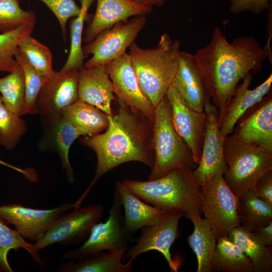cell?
Wrapping results in <instances>:
<instances>
[{
  "instance_id": "31",
  "label": "cell",
  "mask_w": 272,
  "mask_h": 272,
  "mask_svg": "<svg viewBox=\"0 0 272 272\" xmlns=\"http://www.w3.org/2000/svg\"><path fill=\"white\" fill-rule=\"evenodd\" d=\"M94 0H80L81 13L73 18L70 23L71 46L67 59L60 70L65 72L74 69H80L84 66L85 56L82 42L84 25L87 19L88 10Z\"/></svg>"
},
{
  "instance_id": "9",
  "label": "cell",
  "mask_w": 272,
  "mask_h": 272,
  "mask_svg": "<svg viewBox=\"0 0 272 272\" xmlns=\"http://www.w3.org/2000/svg\"><path fill=\"white\" fill-rule=\"evenodd\" d=\"M146 22V16H135L126 22L117 23L99 33L83 47L85 57L92 55L84 63V67L105 65L126 52V49L134 42Z\"/></svg>"
},
{
  "instance_id": "41",
  "label": "cell",
  "mask_w": 272,
  "mask_h": 272,
  "mask_svg": "<svg viewBox=\"0 0 272 272\" xmlns=\"http://www.w3.org/2000/svg\"><path fill=\"white\" fill-rule=\"evenodd\" d=\"M251 232L265 245L272 246V222L265 226L257 227Z\"/></svg>"
},
{
  "instance_id": "35",
  "label": "cell",
  "mask_w": 272,
  "mask_h": 272,
  "mask_svg": "<svg viewBox=\"0 0 272 272\" xmlns=\"http://www.w3.org/2000/svg\"><path fill=\"white\" fill-rule=\"evenodd\" d=\"M15 58L21 66L24 77L25 99L21 116L37 113L38 95L43 86L48 81L39 75L28 64L18 49L15 54Z\"/></svg>"
},
{
  "instance_id": "12",
  "label": "cell",
  "mask_w": 272,
  "mask_h": 272,
  "mask_svg": "<svg viewBox=\"0 0 272 272\" xmlns=\"http://www.w3.org/2000/svg\"><path fill=\"white\" fill-rule=\"evenodd\" d=\"M182 217L178 213L167 212L154 225L142 228L140 237L135 240V244L126 251V258L133 261L144 253L156 250L164 256L171 271H178L179 263L172 259L170 248L180 235L178 225Z\"/></svg>"
},
{
  "instance_id": "40",
  "label": "cell",
  "mask_w": 272,
  "mask_h": 272,
  "mask_svg": "<svg viewBox=\"0 0 272 272\" xmlns=\"http://www.w3.org/2000/svg\"><path fill=\"white\" fill-rule=\"evenodd\" d=\"M249 191L255 196L272 205V170L261 176Z\"/></svg>"
},
{
  "instance_id": "21",
  "label": "cell",
  "mask_w": 272,
  "mask_h": 272,
  "mask_svg": "<svg viewBox=\"0 0 272 272\" xmlns=\"http://www.w3.org/2000/svg\"><path fill=\"white\" fill-rule=\"evenodd\" d=\"M172 84L187 104L196 111H204L205 104L211 100L193 54L180 51Z\"/></svg>"
},
{
  "instance_id": "16",
  "label": "cell",
  "mask_w": 272,
  "mask_h": 272,
  "mask_svg": "<svg viewBox=\"0 0 272 272\" xmlns=\"http://www.w3.org/2000/svg\"><path fill=\"white\" fill-rule=\"evenodd\" d=\"M166 96L171 106L174 126L191 150L194 161L197 165L201 156L206 126V113L190 107L172 84Z\"/></svg>"
},
{
  "instance_id": "43",
  "label": "cell",
  "mask_w": 272,
  "mask_h": 272,
  "mask_svg": "<svg viewBox=\"0 0 272 272\" xmlns=\"http://www.w3.org/2000/svg\"><path fill=\"white\" fill-rule=\"evenodd\" d=\"M166 1L167 0H135V2L140 4L152 8L153 6L162 7L164 5Z\"/></svg>"
},
{
  "instance_id": "8",
  "label": "cell",
  "mask_w": 272,
  "mask_h": 272,
  "mask_svg": "<svg viewBox=\"0 0 272 272\" xmlns=\"http://www.w3.org/2000/svg\"><path fill=\"white\" fill-rule=\"evenodd\" d=\"M200 189L202 213L217 241L241 225L237 214L238 197L221 174L210 176L201 185Z\"/></svg>"
},
{
  "instance_id": "37",
  "label": "cell",
  "mask_w": 272,
  "mask_h": 272,
  "mask_svg": "<svg viewBox=\"0 0 272 272\" xmlns=\"http://www.w3.org/2000/svg\"><path fill=\"white\" fill-rule=\"evenodd\" d=\"M34 27L22 26L0 34V72H10L18 64L15 54L20 42L30 35Z\"/></svg>"
},
{
  "instance_id": "3",
  "label": "cell",
  "mask_w": 272,
  "mask_h": 272,
  "mask_svg": "<svg viewBox=\"0 0 272 272\" xmlns=\"http://www.w3.org/2000/svg\"><path fill=\"white\" fill-rule=\"evenodd\" d=\"M190 168L175 169L160 178L142 181L124 179L122 183L142 200L167 212L186 217L192 212L202 213L200 187Z\"/></svg>"
},
{
  "instance_id": "18",
  "label": "cell",
  "mask_w": 272,
  "mask_h": 272,
  "mask_svg": "<svg viewBox=\"0 0 272 272\" xmlns=\"http://www.w3.org/2000/svg\"><path fill=\"white\" fill-rule=\"evenodd\" d=\"M253 77L250 72L238 85L231 98L219 111L218 121L222 135L226 138L232 133L239 118L252 106L261 100L271 90L272 74L253 89L249 88Z\"/></svg>"
},
{
  "instance_id": "1",
  "label": "cell",
  "mask_w": 272,
  "mask_h": 272,
  "mask_svg": "<svg viewBox=\"0 0 272 272\" xmlns=\"http://www.w3.org/2000/svg\"><path fill=\"white\" fill-rule=\"evenodd\" d=\"M118 100L117 112L109 115L105 132L80 139L82 145L95 153L97 165L91 182L73 203L74 209L81 207L99 179L120 165L137 161L151 169L154 166L153 123L136 109Z\"/></svg>"
},
{
  "instance_id": "14",
  "label": "cell",
  "mask_w": 272,
  "mask_h": 272,
  "mask_svg": "<svg viewBox=\"0 0 272 272\" xmlns=\"http://www.w3.org/2000/svg\"><path fill=\"white\" fill-rule=\"evenodd\" d=\"M204 111L206 126L201 156L196 168L192 171L193 177L199 187L214 174L223 175L227 168L224 157L225 138L219 129L218 109L210 100L205 104Z\"/></svg>"
},
{
  "instance_id": "24",
  "label": "cell",
  "mask_w": 272,
  "mask_h": 272,
  "mask_svg": "<svg viewBox=\"0 0 272 272\" xmlns=\"http://www.w3.org/2000/svg\"><path fill=\"white\" fill-rule=\"evenodd\" d=\"M198 212H192L186 218L192 222L194 230L187 237V243L196 255L197 272H211L217 240L207 222Z\"/></svg>"
},
{
  "instance_id": "32",
  "label": "cell",
  "mask_w": 272,
  "mask_h": 272,
  "mask_svg": "<svg viewBox=\"0 0 272 272\" xmlns=\"http://www.w3.org/2000/svg\"><path fill=\"white\" fill-rule=\"evenodd\" d=\"M18 50L28 64L42 78L48 81L53 76L52 54L45 45L28 35L19 44Z\"/></svg>"
},
{
  "instance_id": "2",
  "label": "cell",
  "mask_w": 272,
  "mask_h": 272,
  "mask_svg": "<svg viewBox=\"0 0 272 272\" xmlns=\"http://www.w3.org/2000/svg\"><path fill=\"white\" fill-rule=\"evenodd\" d=\"M193 56L218 111L247 74H257L267 59L272 62V53L254 37L241 36L229 42L218 27L214 29L209 43L197 49Z\"/></svg>"
},
{
  "instance_id": "7",
  "label": "cell",
  "mask_w": 272,
  "mask_h": 272,
  "mask_svg": "<svg viewBox=\"0 0 272 272\" xmlns=\"http://www.w3.org/2000/svg\"><path fill=\"white\" fill-rule=\"evenodd\" d=\"M121 206L119 192L115 186L108 219L105 222L96 223L83 245L67 251L61 258L78 260L105 250L127 251L129 243L135 239L125 228Z\"/></svg>"
},
{
  "instance_id": "39",
  "label": "cell",
  "mask_w": 272,
  "mask_h": 272,
  "mask_svg": "<svg viewBox=\"0 0 272 272\" xmlns=\"http://www.w3.org/2000/svg\"><path fill=\"white\" fill-rule=\"evenodd\" d=\"M271 6V0H230L229 11L235 14L249 12L259 15Z\"/></svg>"
},
{
  "instance_id": "42",
  "label": "cell",
  "mask_w": 272,
  "mask_h": 272,
  "mask_svg": "<svg viewBox=\"0 0 272 272\" xmlns=\"http://www.w3.org/2000/svg\"><path fill=\"white\" fill-rule=\"evenodd\" d=\"M0 164L10 168L18 171L24 175L27 179L31 182H36L38 180V176L35 170L32 168L22 169L14 165L8 164L0 159Z\"/></svg>"
},
{
  "instance_id": "13",
  "label": "cell",
  "mask_w": 272,
  "mask_h": 272,
  "mask_svg": "<svg viewBox=\"0 0 272 272\" xmlns=\"http://www.w3.org/2000/svg\"><path fill=\"white\" fill-rule=\"evenodd\" d=\"M118 99L143 114L154 123L155 107L142 92L130 56L125 52L105 65Z\"/></svg>"
},
{
  "instance_id": "36",
  "label": "cell",
  "mask_w": 272,
  "mask_h": 272,
  "mask_svg": "<svg viewBox=\"0 0 272 272\" xmlns=\"http://www.w3.org/2000/svg\"><path fill=\"white\" fill-rule=\"evenodd\" d=\"M36 15L32 10H23L20 0H0V31L7 32L22 26L34 27Z\"/></svg>"
},
{
  "instance_id": "5",
  "label": "cell",
  "mask_w": 272,
  "mask_h": 272,
  "mask_svg": "<svg viewBox=\"0 0 272 272\" xmlns=\"http://www.w3.org/2000/svg\"><path fill=\"white\" fill-rule=\"evenodd\" d=\"M224 157L227 166L224 180L238 197L250 190L257 180L272 170V152L243 141L234 133L224 142Z\"/></svg>"
},
{
  "instance_id": "30",
  "label": "cell",
  "mask_w": 272,
  "mask_h": 272,
  "mask_svg": "<svg viewBox=\"0 0 272 272\" xmlns=\"http://www.w3.org/2000/svg\"><path fill=\"white\" fill-rule=\"evenodd\" d=\"M0 92L6 107L21 116L25 104V89L23 72L18 63L8 75L0 78Z\"/></svg>"
},
{
  "instance_id": "25",
  "label": "cell",
  "mask_w": 272,
  "mask_h": 272,
  "mask_svg": "<svg viewBox=\"0 0 272 272\" xmlns=\"http://www.w3.org/2000/svg\"><path fill=\"white\" fill-rule=\"evenodd\" d=\"M126 250L101 252L81 260L62 263L58 267L60 272H129L132 270V261L123 263Z\"/></svg>"
},
{
  "instance_id": "44",
  "label": "cell",
  "mask_w": 272,
  "mask_h": 272,
  "mask_svg": "<svg viewBox=\"0 0 272 272\" xmlns=\"http://www.w3.org/2000/svg\"><path fill=\"white\" fill-rule=\"evenodd\" d=\"M131 1H134V2H135V0H131Z\"/></svg>"
},
{
  "instance_id": "38",
  "label": "cell",
  "mask_w": 272,
  "mask_h": 272,
  "mask_svg": "<svg viewBox=\"0 0 272 272\" xmlns=\"http://www.w3.org/2000/svg\"><path fill=\"white\" fill-rule=\"evenodd\" d=\"M52 12L61 27L64 40L66 39V24L68 20L81 13L80 7L75 0H40Z\"/></svg>"
},
{
  "instance_id": "29",
  "label": "cell",
  "mask_w": 272,
  "mask_h": 272,
  "mask_svg": "<svg viewBox=\"0 0 272 272\" xmlns=\"http://www.w3.org/2000/svg\"><path fill=\"white\" fill-rule=\"evenodd\" d=\"M237 214L241 225L250 231L272 222V205L249 190L238 197Z\"/></svg>"
},
{
  "instance_id": "11",
  "label": "cell",
  "mask_w": 272,
  "mask_h": 272,
  "mask_svg": "<svg viewBox=\"0 0 272 272\" xmlns=\"http://www.w3.org/2000/svg\"><path fill=\"white\" fill-rule=\"evenodd\" d=\"M73 203L65 202L52 209H36L19 203L0 206V217L11 224L24 238L37 242L54 222L73 209Z\"/></svg>"
},
{
  "instance_id": "28",
  "label": "cell",
  "mask_w": 272,
  "mask_h": 272,
  "mask_svg": "<svg viewBox=\"0 0 272 272\" xmlns=\"http://www.w3.org/2000/svg\"><path fill=\"white\" fill-rule=\"evenodd\" d=\"M211 271L253 272L250 258L227 236L218 239Z\"/></svg>"
},
{
  "instance_id": "10",
  "label": "cell",
  "mask_w": 272,
  "mask_h": 272,
  "mask_svg": "<svg viewBox=\"0 0 272 272\" xmlns=\"http://www.w3.org/2000/svg\"><path fill=\"white\" fill-rule=\"evenodd\" d=\"M104 214L101 205L81 207L58 218L44 236L33 244L38 251L54 244L72 245L79 244L87 239L93 226Z\"/></svg>"
},
{
  "instance_id": "34",
  "label": "cell",
  "mask_w": 272,
  "mask_h": 272,
  "mask_svg": "<svg viewBox=\"0 0 272 272\" xmlns=\"http://www.w3.org/2000/svg\"><path fill=\"white\" fill-rule=\"evenodd\" d=\"M27 131L26 122L6 107L0 95V145L7 150H13Z\"/></svg>"
},
{
  "instance_id": "23",
  "label": "cell",
  "mask_w": 272,
  "mask_h": 272,
  "mask_svg": "<svg viewBox=\"0 0 272 272\" xmlns=\"http://www.w3.org/2000/svg\"><path fill=\"white\" fill-rule=\"evenodd\" d=\"M115 186L124 209V227L131 235L143 227L154 225L167 212L145 203L121 181H116Z\"/></svg>"
},
{
  "instance_id": "17",
  "label": "cell",
  "mask_w": 272,
  "mask_h": 272,
  "mask_svg": "<svg viewBox=\"0 0 272 272\" xmlns=\"http://www.w3.org/2000/svg\"><path fill=\"white\" fill-rule=\"evenodd\" d=\"M233 133L243 141L272 152L271 90L239 118Z\"/></svg>"
},
{
  "instance_id": "15",
  "label": "cell",
  "mask_w": 272,
  "mask_h": 272,
  "mask_svg": "<svg viewBox=\"0 0 272 272\" xmlns=\"http://www.w3.org/2000/svg\"><path fill=\"white\" fill-rule=\"evenodd\" d=\"M78 69L54 71L37 98V113L41 119L61 116L64 109L78 99Z\"/></svg>"
},
{
  "instance_id": "6",
  "label": "cell",
  "mask_w": 272,
  "mask_h": 272,
  "mask_svg": "<svg viewBox=\"0 0 272 272\" xmlns=\"http://www.w3.org/2000/svg\"><path fill=\"white\" fill-rule=\"evenodd\" d=\"M153 135L155 161L148 180L163 177L175 169L193 170L197 166L191 150L174 126L166 96L155 107Z\"/></svg>"
},
{
  "instance_id": "33",
  "label": "cell",
  "mask_w": 272,
  "mask_h": 272,
  "mask_svg": "<svg viewBox=\"0 0 272 272\" xmlns=\"http://www.w3.org/2000/svg\"><path fill=\"white\" fill-rule=\"evenodd\" d=\"M0 217V272H13L7 258L8 252L12 250L23 248L27 250L34 260L41 266L45 263L40 258L33 244L27 243L16 230L9 227Z\"/></svg>"
},
{
  "instance_id": "20",
  "label": "cell",
  "mask_w": 272,
  "mask_h": 272,
  "mask_svg": "<svg viewBox=\"0 0 272 272\" xmlns=\"http://www.w3.org/2000/svg\"><path fill=\"white\" fill-rule=\"evenodd\" d=\"M41 122L43 132L39 143V148L59 155L67 180L70 183H73L75 179L69 153L74 142L81 136L80 132L62 115L49 119H41Z\"/></svg>"
},
{
  "instance_id": "19",
  "label": "cell",
  "mask_w": 272,
  "mask_h": 272,
  "mask_svg": "<svg viewBox=\"0 0 272 272\" xmlns=\"http://www.w3.org/2000/svg\"><path fill=\"white\" fill-rule=\"evenodd\" d=\"M152 11V8L131 0H97L96 11L85 31L83 41L89 43L99 33L117 23L126 22L135 16H146Z\"/></svg>"
},
{
  "instance_id": "27",
  "label": "cell",
  "mask_w": 272,
  "mask_h": 272,
  "mask_svg": "<svg viewBox=\"0 0 272 272\" xmlns=\"http://www.w3.org/2000/svg\"><path fill=\"white\" fill-rule=\"evenodd\" d=\"M109 115L79 98L65 108L62 114L82 136L93 135L105 130L109 123Z\"/></svg>"
},
{
  "instance_id": "4",
  "label": "cell",
  "mask_w": 272,
  "mask_h": 272,
  "mask_svg": "<svg viewBox=\"0 0 272 272\" xmlns=\"http://www.w3.org/2000/svg\"><path fill=\"white\" fill-rule=\"evenodd\" d=\"M181 42L163 34L153 48L144 49L133 42L129 54L140 88L156 107L172 84L178 65Z\"/></svg>"
},
{
  "instance_id": "22",
  "label": "cell",
  "mask_w": 272,
  "mask_h": 272,
  "mask_svg": "<svg viewBox=\"0 0 272 272\" xmlns=\"http://www.w3.org/2000/svg\"><path fill=\"white\" fill-rule=\"evenodd\" d=\"M78 98L108 115H112L111 103L116 99L105 65L79 69Z\"/></svg>"
},
{
  "instance_id": "26",
  "label": "cell",
  "mask_w": 272,
  "mask_h": 272,
  "mask_svg": "<svg viewBox=\"0 0 272 272\" xmlns=\"http://www.w3.org/2000/svg\"><path fill=\"white\" fill-rule=\"evenodd\" d=\"M227 237L250 258L253 272L272 271V246L265 245L241 225L232 229Z\"/></svg>"
}]
</instances>
